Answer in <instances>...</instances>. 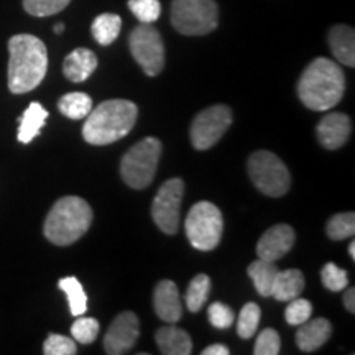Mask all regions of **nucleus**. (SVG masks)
<instances>
[{"label": "nucleus", "instance_id": "c756f323", "mask_svg": "<svg viewBox=\"0 0 355 355\" xmlns=\"http://www.w3.org/2000/svg\"><path fill=\"white\" fill-rule=\"evenodd\" d=\"M321 279H322V285L329 291H334V293L343 291L349 286L347 272H345L344 268H340V266H337L336 263H332V261L322 266Z\"/></svg>", "mask_w": 355, "mask_h": 355}, {"label": "nucleus", "instance_id": "ea45409f", "mask_svg": "<svg viewBox=\"0 0 355 355\" xmlns=\"http://www.w3.org/2000/svg\"><path fill=\"white\" fill-rule=\"evenodd\" d=\"M63 32H64V25L63 24H56L55 25V33L56 35H61Z\"/></svg>", "mask_w": 355, "mask_h": 355}, {"label": "nucleus", "instance_id": "f8f14e48", "mask_svg": "<svg viewBox=\"0 0 355 355\" xmlns=\"http://www.w3.org/2000/svg\"><path fill=\"white\" fill-rule=\"evenodd\" d=\"M140 336L139 318L132 311L121 313L114 319L104 336V349L109 355H122L135 345Z\"/></svg>", "mask_w": 355, "mask_h": 355}, {"label": "nucleus", "instance_id": "58836bf2", "mask_svg": "<svg viewBox=\"0 0 355 355\" xmlns=\"http://www.w3.org/2000/svg\"><path fill=\"white\" fill-rule=\"evenodd\" d=\"M349 254H350V259L355 260V242L354 241L350 242V245H349Z\"/></svg>", "mask_w": 355, "mask_h": 355}, {"label": "nucleus", "instance_id": "393cba45", "mask_svg": "<svg viewBox=\"0 0 355 355\" xmlns=\"http://www.w3.org/2000/svg\"><path fill=\"white\" fill-rule=\"evenodd\" d=\"M58 288L61 291H64V295L68 296L69 311L73 316H83L87 311V296L84 293V288L76 277H66L61 278L58 282Z\"/></svg>", "mask_w": 355, "mask_h": 355}, {"label": "nucleus", "instance_id": "0eeeda50", "mask_svg": "<svg viewBox=\"0 0 355 355\" xmlns=\"http://www.w3.org/2000/svg\"><path fill=\"white\" fill-rule=\"evenodd\" d=\"M171 24L180 33L201 37L217 28L219 8L214 0H173Z\"/></svg>", "mask_w": 355, "mask_h": 355}, {"label": "nucleus", "instance_id": "4be33fe9", "mask_svg": "<svg viewBox=\"0 0 355 355\" xmlns=\"http://www.w3.org/2000/svg\"><path fill=\"white\" fill-rule=\"evenodd\" d=\"M247 273L252 278V282H254L255 290L260 293V296H263V298L272 296L273 283L278 273V266L275 265V261L261 259L255 260L254 263H250V266H248Z\"/></svg>", "mask_w": 355, "mask_h": 355}, {"label": "nucleus", "instance_id": "e433bc0d", "mask_svg": "<svg viewBox=\"0 0 355 355\" xmlns=\"http://www.w3.org/2000/svg\"><path fill=\"white\" fill-rule=\"evenodd\" d=\"M344 306H345V309H347L350 314L355 313V290H354L352 286H350L349 290L345 291V295H344Z\"/></svg>", "mask_w": 355, "mask_h": 355}, {"label": "nucleus", "instance_id": "c9c22d12", "mask_svg": "<svg viewBox=\"0 0 355 355\" xmlns=\"http://www.w3.org/2000/svg\"><path fill=\"white\" fill-rule=\"evenodd\" d=\"M207 316H209V321L217 329H229L234 324V311L229 308L227 304L224 303H212L207 309Z\"/></svg>", "mask_w": 355, "mask_h": 355}, {"label": "nucleus", "instance_id": "f03ea898", "mask_svg": "<svg viewBox=\"0 0 355 355\" xmlns=\"http://www.w3.org/2000/svg\"><path fill=\"white\" fill-rule=\"evenodd\" d=\"M345 76L336 61L327 58H316L298 83V96L311 110H331L344 97Z\"/></svg>", "mask_w": 355, "mask_h": 355}, {"label": "nucleus", "instance_id": "bb28decb", "mask_svg": "<svg viewBox=\"0 0 355 355\" xmlns=\"http://www.w3.org/2000/svg\"><path fill=\"white\" fill-rule=\"evenodd\" d=\"M326 232L331 241H345V239L354 237L355 234L354 212H343V214L332 216L326 225Z\"/></svg>", "mask_w": 355, "mask_h": 355}, {"label": "nucleus", "instance_id": "c85d7f7f", "mask_svg": "<svg viewBox=\"0 0 355 355\" xmlns=\"http://www.w3.org/2000/svg\"><path fill=\"white\" fill-rule=\"evenodd\" d=\"M79 318V316H78ZM99 321H96L94 318H79L76 322H73L71 326V336L73 339L79 344H92L99 336Z\"/></svg>", "mask_w": 355, "mask_h": 355}, {"label": "nucleus", "instance_id": "6e6552de", "mask_svg": "<svg viewBox=\"0 0 355 355\" xmlns=\"http://www.w3.org/2000/svg\"><path fill=\"white\" fill-rule=\"evenodd\" d=\"M248 175L255 188L265 196L279 198L290 191L291 175L285 163L277 155L266 150H259L250 155L247 163Z\"/></svg>", "mask_w": 355, "mask_h": 355}, {"label": "nucleus", "instance_id": "aec40b11", "mask_svg": "<svg viewBox=\"0 0 355 355\" xmlns=\"http://www.w3.org/2000/svg\"><path fill=\"white\" fill-rule=\"evenodd\" d=\"M304 275L296 268L278 270L275 278L272 296L277 301H291L303 293L304 290Z\"/></svg>", "mask_w": 355, "mask_h": 355}, {"label": "nucleus", "instance_id": "4c0bfd02", "mask_svg": "<svg viewBox=\"0 0 355 355\" xmlns=\"http://www.w3.org/2000/svg\"><path fill=\"white\" fill-rule=\"evenodd\" d=\"M202 355H229V349L222 344H212L202 350Z\"/></svg>", "mask_w": 355, "mask_h": 355}, {"label": "nucleus", "instance_id": "2f4dec72", "mask_svg": "<svg viewBox=\"0 0 355 355\" xmlns=\"http://www.w3.org/2000/svg\"><path fill=\"white\" fill-rule=\"evenodd\" d=\"M128 8L140 20V24H153L162 13L159 0H128Z\"/></svg>", "mask_w": 355, "mask_h": 355}, {"label": "nucleus", "instance_id": "cd10ccee", "mask_svg": "<svg viewBox=\"0 0 355 355\" xmlns=\"http://www.w3.org/2000/svg\"><path fill=\"white\" fill-rule=\"evenodd\" d=\"M260 316H261V311L259 308V304L247 303L242 308L241 314H239L237 334L241 336L242 339H250L252 336H255L257 329H259Z\"/></svg>", "mask_w": 355, "mask_h": 355}, {"label": "nucleus", "instance_id": "9b49d317", "mask_svg": "<svg viewBox=\"0 0 355 355\" xmlns=\"http://www.w3.org/2000/svg\"><path fill=\"white\" fill-rule=\"evenodd\" d=\"M183 194L184 181L181 178H171L165 184H162L153 199L152 217L155 224L168 235L178 232Z\"/></svg>", "mask_w": 355, "mask_h": 355}, {"label": "nucleus", "instance_id": "f257e3e1", "mask_svg": "<svg viewBox=\"0 0 355 355\" xmlns=\"http://www.w3.org/2000/svg\"><path fill=\"white\" fill-rule=\"evenodd\" d=\"M8 89L12 94H26L40 86L48 71V51L33 35H15L8 42Z\"/></svg>", "mask_w": 355, "mask_h": 355}, {"label": "nucleus", "instance_id": "f704fd0d", "mask_svg": "<svg viewBox=\"0 0 355 355\" xmlns=\"http://www.w3.org/2000/svg\"><path fill=\"white\" fill-rule=\"evenodd\" d=\"M279 349H282V340L275 329H263L257 336L255 355H277L279 354Z\"/></svg>", "mask_w": 355, "mask_h": 355}, {"label": "nucleus", "instance_id": "39448f33", "mask_svg": "<svg viewBox=\"0 0 355 355\" xmlns=\"http://www.w3.org/2000/svg\"><path fill=\"white\" fill-rule=\"evenodd\" d=\"M162 150V141L155 137H146L133 145L121 162L122 180L133 189L148 188L157 173Z\"/></svg>", "mask_w": 355, "mask_h": 355}, {"label": "nucleus", "instance_id": "473e14b6", "mask_svg": "<svg viewBox=\"0 0 355 355\" xmlns=\"http://www.w3.org/2000/svg\"><path fill=\"white\" fill-rule=\"evenodd\" d=\"M311 314H313V304L308 300H303L298 296V298L288 301L285 318L286 322L291 324V326H300V324L306 322L308 319H311Z\"/></svg>", "mask_w": 355, "mask_h": 355}, {"label": "nucleus", "instance_id": "6ab92c4d", "mask_svg": "<svg viewBox=\"0 0 355 355\" xmlns=\"http://www.w3.org/2000/svg\"><path fill=\"white\" fill-rule=\"evenodd\" d=\"M329 46L339 63L354 68L355 66V33L352 26L336 25L329 32Z\"/></svg>", "mask_w": 355, "mask_h": 355}, {"label": "nucleus", "instance_id": "a878e982", "mask_svg": "<svg viewBox=\"0 0 355 355\" xmlns=\"http://www.w3.org/2000/svg\"><path fill=\"white\" fill-rule=\"evenodd\" d=\"M211 293V278L207 275H198L191 279L188 290H186V306L191 313H198L202 309L204 303L207 301V296Z\"/></svg>", "mask_w": 355, "mask_h": 355}, {"label": "nucleus", "instance_id": "20e7f679", "mask_svg": "<svg viewBox=\"0 0 355 355\" xmlns=\"http://www.w3.org/2000/svg\"><path fill=\"white\" fill-rule=\"evenodd\" d=\"M91 206L78 196H64L55 202L44 220V237L55 245H71L84 234L92 224Z\"/></svg>", "mask_w": 355, "mask_h": 355}, {"label": "nucleus", "instance_id": "f3484780", "mask_svg": "<svg viewBox=\"0 0 355 355\" xmlns=\"http://www.w3.org/2000/svg\"><path fill=\"white\" fill-rule=\"evenodd\" d=\"M97 68V56L87 48H76L66 56L63 73L71 83H84L92 76Z\"/></svg>", "mask_w": 355, "mask_h": 355}, {"label": "nucleus", "instance_id": "7ed1b4c3", "mask_svg": "<svg viewBox=\"0 0 355 355\" xmlns=\"http://www.w3.org/2000/svg\"><path fill=\"white\" fill-rule=\"evenodd\" d=\"M139 107L132 101H104L87 114L83 137L91 145H109L123 139L135 127Z\"/></svg>", "mask_w": 355, "mask_h": 355}, {"label": "nucleus", "instance_id": "4468645a", "mask_svg": "<svg viewBox=\"0 0 355 355\" xmlns=\"http://www.w3.org/2000/svg\"><path fill=\"white\" fill-rule=\"evenodd\" d=\"M350 132H352V122L349 115L340 112L327 114L318 123V140L327 150H337L345 145Z\"/></svg>", "mask_w": 355, "mask_h": 355}, {"label": "nucleus", "instance_id": "423d86ee", "mask_svg": "<svg viewBox=\"0 0 355 355\" xmlns=\"http://www.w3.org/2000/svg\"><path fill=\"white\" fill-rule=\"evenodd\" d=\"M186 237L191 245L201 252H211L219 245L224 219L216 204L209 201L196 202L188 212L184 222Z\"/></svg>", "mask_w": 355, "mask_h": 355}, {"label": "nucleus", "instance_id": "1a4fd4ad", "mask_svg": "<svg viewBox=\"0 0 355 355\" xmlns=\"http://www.w3.org/2000/svg\"><path fill=\"white\" fill-rule=\"evenodd\" d=\"M133 60L140 64L146 76H158L165 66V44L162 35L152 24L137 26L128 38Z\"/></svg>", "mask_w": 355, "mask_h": 355}, {"label": "nucleus", "instance_id": "412c9836", "mask_svg": "<svg viewBox=\"0 0 355 355\" xmlns=\"http://www.w3.org/2000/svg\"><path fill=\"white\" fill-rule=\"evenodd\" d=\"M48 119V110L43 107L40 102H32L26 107L24 115L20 117V127H19V141L20 144H30L38 133L42 132Z\"/></svg>", "mask_w": 355, "mask_h": 355}, {"label": "nucleus", "instance_id": "72a5a7b5", "mask_svg": "<svg viewBox=\"0 0 355 355\" xmlns=\"http://www.w3.org/2000/svg\"><path fill=\"white\" fill-rule=\"evenodd\" d=\"M43 352L46 355H74L78 352V347L71 337L50 334L43 344Z\"/></svg>", "mask_w": 355, "mask_h": 355}, {"label": "nucleus", "instance_id": "7c9ffc66", "mask_svg": "<svg viewBox=\"0 0 355 355\" xmlns=\"http://www.w3.org/2000/svg\"><path fill=\"white\" fill-rule=\"evenodd\" d=\"M71 0H24L25 10L33 17H50L63 12Z\"/></svg>", "mask_w": 355, "mask_h": 355}, {"label": "nucleus", "instance_id": "b1692460", "mask_svg": "<svg viewBox=\"0 0 355 355\" xmlns=\"http://www.w3.org/2000/svg\"><path fill=\"white\" fill-rule=\"evenodd\" d=\"M58 109L68 119L81 121V119H86L87 114L92 110V99L84 92H69L58 102Z\"/></svg>", "mask_w": 355, "mask_h": 355}, {"label": "nucleus", "instance_id": "a211bd4d", "mask_svg": "<svg viewBox=\"0 0 355 355\" xmlns=\"http://www.w3.org/2000/svg\"><path fill=\"white\" fill-rule=\"evenodd\" d=\"M159 352L165 355H189L193 352V340L184 329L176 326H163L155 334Z\"/></svg>", "mask_w": 355, "mask_h": 355}, {"label": "nucleus", "instance_id": "5701e85b", "mask_svg": "<svg viewBox=\"0 0 355 355\" xmlns=\"http://www.w3.org/2000/svg\"><path fill=\"white\" fill-rule=\"evenodd\" d=\"M121 28V17L115 15V13H102V15L96 17V20L92 21L91 32L97 43L102 44V46H107V44H112L117 40Z\"/></svg>", "mask_w": 355, "mask_h": 355}, {"label": "nucleus", "instance_id": "dca6fc26", "mask_svg": "<svg viewBox=\"0 0 355 355\" xmlns=\"http://www.w3.org/2000/svg\"><path fill=\"white\" fill-rule=\"evenodd\" d=\"M331 334L332 326L326 318L308 319L300 324V329L296 332V344L303 352H316L329 340Z\"/></svg>", "mask_w": 355, "mask_h": 355}, {"label": "nucleus", "instance_id": "9d476101", "mask_svg": "<svg viewBox=\"0 0 355 355\" xmlns=\"http://www.w3.org/2000/svg\"><path fill=\"white\" fill-rule=\"evenodd\" d=\"M232 123V110L227 105L217 104L204 109L191 123V144L199 152L209 150L222 139Z\"/></svg>", "mask_w": 355, "mask_h": 355}, {"label": "nucleus", "instance_id": "ddd939ff", "mask_svg": "<svg viewBox=\"0 0 355 355\" xmlns=\"http://www.w3.org/2000/svg\"><path fill=\"white\" fill-rule=\"evenodd\" d=\"M296 235L291 225L278 224L270 227L257 243V257L261 260L277 261L283 259L295 245Z\"/></svg>", "mask_w": 355, "mask_h": 355}, {"label": "nucleus", "instance_id": "2eb2a0df", "mask_svg": "<svg viewBox=\"0 0 355 355\" xmlns=\"http://www.w3.org/2000/svg\"><path fill=\"white\" fill-rule=\"evenodd\" d=\"M155 311L158 318L165 322H178L183 316V303H181L180 291L175 282L171 279H162L155 288L153 296Z\"/></svg>", "mask_w": 355, "mask_h": 355}]
</instances>
